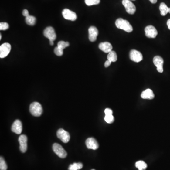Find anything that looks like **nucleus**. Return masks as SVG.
Here are the masks:
<instances>
[{
    "instance_id": "obj_1",
    "label": "nucleus",
    "mask_w": 170,
    "mask_h": 170,
    "mask_svg": "<svg viewBox=\"0 0 170 170\" xmlns=\"http://www.w3.org/2000/svg\"><path fill=\"white\" fill-rule=\"evenodd\" d=\"M115 25L118 29L123 30L127 33H131L133 31V28L129 21L122 18L118 19L116 20Z\"/></svg>"
},
{
    "instance_id": "obj_2",
    "label": "nucleus",
    "mask_w": 170,
    "mask_h": 170,
    "mask_svg": "<svg viewBox=\"0 0 170 170\" xmlns=\"http://www.w3.org/2000/svg\"><path fill=\"white\" fill-rule=\"evenodd\" d=\"M29 111L33 116L39 117L42 113V106L38 102H33L30 105Z\"/></svg>"
},
{
    "instance_id": "obj_3",
    "label": "nucleus",
    "mask_w": 170,
    "mask_h": 170,
    "mask_svg": "<svg viewBox=\"0 0 170 170\" xmlns=\"http://www.w3.org/2000/svg\"><path fill=\"white\" fill-rule=\"evenodd\" d=\"M53 152L61 158H65L67 156V152L63 147L59 144H53Z\"/></svg>"
},
{
    "instance_id": "obj_4",
    "label": "nucleus",
    "mask_w": 170,
    "mask_h": 170,
    "mask_svg": "<svg viewBox=\"0 0 170 170\" xmlns=\"http://www.w3.org/2000/svg\"><path fill=\"white\" fill-rule=\"evenodd\" d=\"M57 136L64 143H67L70 140V135L69 132L63 129L58 130L57 132Z\"/></svg>"
},
{
    "instance_id": "obj_5",
    "label": "nucleus",
    "mask_w": 170,
    "mask_h": 170,
    "mask_svg": "<svg viewBox=\"0 0 170 170\" xmlns=\"http://www.w3.org/2000/svg\"><path fill=\"white\" fill-rule=\"evenodd\" d=\"M44 35L48 38L49 41H54L56 39V35L54 29L52 27H47L44 31Z\"/></svg>"
},
{
    "instance_id": "obj_6",
    "label": "nucleus",
    "mask_w": 170,
    "mask_h": 170,
    "mask_svg": "<svg viewBox=\"0 0 170 170\" xmlns=\"http://www.w3.org/2000/svg\"><path fill=\"white\" fill-rule=\"evenodd\" d=\"M123 5L125 8L127 12L130 14H134L136 12L135 5L130 0H122Z\"/></svg>"
},
{
    "instance_id": "obj_7",
    "label": "nucleus",
    "mask_w": 170,
    "mask_h": 170,
    "mask_svg": "<svg viewBox=\"0 0 170 170\" xmlns=\"http://www.w3.org/2000/svg\"><path fill=\"white\" fill-rule=\"evenodd\" d=\"M11 50V46L8 42H5L0 46V58H4L9 54Z\"/></svg>"
},
{
    "instance_id": "obj_8",
    "label": "nucleus",
    "mask_w": 170,
    "mask_h": 170,
    "mask_svg": "<svg viewBox=\"0 0 170 170\" xmlns=\"http://www.w3.org/2000/svg\"><path fill=\"white\" fill-rule=\"evenodd\" d=\"M63 17L67 20L75 21L77 19V15L74 12H72L68 8H65L62 12Z\"/></svg>"
},
{
    "instance_id": "obj_9",
    "label": "nucleus",
    "mask_w": 170,
    "mask_h": 170,
    "mask_svg": "<svg viewBox=\"0 0 170 170\" xmlns=\"http://www.w3.org/2000/svg\"><path fill=\"white\" fill-rule=\"evenodd\" d=\"M130 58L133 62L139 63L142 60L143 55L139 51L132 50L130 53Z\"/></svg>"
},
{
    "instance_id": "obj_10",
    "label": "nucleus",
    "mask_w": 170,
    "mask_h": 170,
    "mask_svg": "<svg viewBox=\"0 0 170 170\" xmlns=\"http://www.w3.org/2000/svg\"><path fill=\"white\" fill-rule=\"evenodd\" d=\"M145 35L148 38H154L157 36L158 34L157 30L153 25H149L146 27L144 29Z\"/></svg>"
},
{
    "instance_id": "obj_11",
    "label": "nucleus",
    "mask_w": 170,
    "mask_h": 170,
    "mask_svg": "<svg viewBox=\"0 0 170 170\" xmlns=\"http://www.w3.org/2000/svg\"><path fill=\"white\" fill-rule=\"evenodd\" d=\"M153 63L154 65L156 66L157 71L160 73H163V64H164V59L160 56H155L153 59Z\"/></svg>"
},
{
    "instance_id": "obj_12",
    "label": "nucleus",
    "mask_w": 170,
    "mask_h": 170,
    "mask_svg": "<svg viewBox=\"0 0 170 170\" xmlns=\"http://www.w3.org/2000/svg\"><path fill=\"white\" fill-rule=\"evenodd\" d=\"M19 149L20 151L22 153H25L28 148V138L25 135H22L19 138Z\"/></svg>"
},
{
    "instance_id": "obj_13",
    "label": "nucleus",
    "mask_w": 170,
    "mask_h": 170,
    "mask_svg": "<svg viewBox=\"0 0 170 170\" xmlns=\"http://www.w3.org/2000/svg\"><path fill=\"white\" fill-rule=\"evenodd\" d=\"M86 144L87 148L93 150H97L99 148L97 141L93 138H89L86 141Z\"/></svg>"
},
{
    "instance_id": "obj_14",
    "label": "nucleus",
    "mask_w": 170,
    "mask_h": 170,
    "mask_svg": "<svg viewBox=\"0 0 170 170\" xmlns=\"http://www.w3.org/2000/svg\"><path fill=\"white\" fill-rule=\"evenodd\" d=\"M12 131L16 134H21L22 131V124L20 121L17 120L13 122L12 127Z\"/></svg>"
},
{
    "instance_id": "obj_15",
    "label": "nucleus",
    "mask_w": 170,
    "mask_h": 170,
    "mask_svg": "<svg viewBox=\"0 0 170 170\" xmlns=\"http://www.w3.org/2000/svg\"><path fill=\"white\" fill-rule=\"evenodd\" d=\"M89 39L91 42H95L97 40L98 35V31L96 27L91 26L88 29Z\"/></svg>"
},
{
    "instance_id": "obj_16",
    "label": "nucleus",
    "mask_w": 170,
    "mask_h": 170,
    "mask_svg": "<svg viewBox=\"0 0 170 170\" xmlns=\"http://www.w3.org/2000/svg\"><path fill=\"white\" fill-rule=\"evenodd\" d=\"M99 48L105 53H109L112 51L113 46L110 42H101L99 44Z\"/></svg>"
},
{
    "instance_id": "obj_17",
    "label": "nucleus",
    "mask_w": 170,
    "mask_h": 170,
    "mask_svg": "<svg viewBox=\"0 0 170 170\" xmlns=\"http://www.w3.org/2000/svg\"><path fill=\"white\" fill-rule=\"evenodd\" d=\"M141 97L143 99H153L155 97V95L151 89H147L142 92Z\"/></svg>"
},
{
    "instance_id": "obj_18",
    "label": "nucleus",
    "mask_w": 170,
    "mask_h": 170,
    "mask_svg": "<svg viewBox=\"0 0 170 170\" xmlns=\"http://www.w3.org/2000/svg\"><path fill=\"white\" fill-rule=\"evenodd\" d=\"M159 10L160 11L161 15L165 16L169 13V8L164 2H162L160 5Z\"/></svg>"
},
{
    "instance_id": "obj_19",
    "label": "nucleus",
    "mask_w": 170,
    "mask_h": 170,
    "mask_svg": "<svg viewBox=\"0 0 170 170\" xmlns=\"http://www.w3.org/2000/svg\"><path fill=\"white\" fill-rule=\"evenodd\" d=\"M107 59L112 62H115L117 60V55L115 52L112 51L108 53L107 55Z\"/></svg>"
},
{
    "instance_id": "obj_20",
    "label": "nucleus",
    "mask_w": 170,
    "mask_h": 170,
    "mask_svg": "<svg viewBox=\"0 0 170 170\" xmlns=\"http://www.w3.org/2000/svg\"><path fill=\"white\" fill-rule=\"evenodd\" d=\"M25 22L27 24L30 25H34L36 22V18L32 16H29L25 17Z\"/></svg>"
},
{
    "instance_id": "obj_21",
    "label": "nucleus",
    "mask_w": 170,
    "mask_h": 170,
    "mask_svg": "<svg viewBox=\"0 0 170 170\" xmlns=\"http://www.w3.org/2000/svg\"><path fill=\"white\" fill-rule=\"evenodd\" d=\"M83 168V164L81 163H74L70 165L69 170H79Z\"/></svg>"
},
{
    "instance_id": "obj_22",
    "label": "nucleus",
    "mask_w": 170,
    "mask_h": 170,
    "mask_svg": "<svg viewBox=\"0 0 170 170\" xmlns=\"http://www.w3.org/2000/svg\"><path fill=\"white\" fill-rule=\"evenodd\" d=\"M136 167L138 169V170H146L147 168V165L145 162L143 161H139L136 163Z\"/></svg>"
},
{
    "instance_id": "obj_23",
    "label": "nucleus",
    "mask_w": 170,
    "mask_h": 170,
    "mask_svg": "<svg viewBox=\"0 0 170 170\" xmlns=\"http://www.w3.org/2000/svg\"><path fill=\"white\" fill-rule=\"evenodd\" d=\"M70 46L69 42H64L61 41L58 42L57 46L59 48H61L62 50H64L65 48Z\"/></svg>"
},
{
    "instance_id": "obj_24",
    "label": "nucleus",
    "mask_w": 170,
    "mask_h": 170,
    "mask_svg": "<svg viewBox=\"0 0 170 170\" xmlns=\"http://www.w3.org/2000/svg\"><path fill=\"white\" fill-rule=\"evenodd\" d=\"M7 165L6 162L3 157L1 156L0 158V170H7Z\"/></svg>"
},
{
    "instance_id": "obj_25",
    "label": "nucleus",
    "mask_w": 170,
    "mask_h": 170,
    "mask_svg": "<svg viewBox=\"0 0 170 170\" xmlns=\"http://www.w3.org/2000/svg\"><path fill=\"white\" fill-rule=\"evenodd\" d=\"M85 2L87 6H92L99 4L100 0H85Z\"/></svg>"
},
{
    "instance_id": "obj_26",
    "label": "nucleus",
    "mask_w": 170,
    "mask_h": 170,
    "mask_svg": "<svg viewBox=\"0 0 170 170\" xmlns=\"http://www.w3.org/2000/svg\"><path fill=\"white\" fill-rule=\"evenodd\" d=\"M104 119L105 121H106L107 123H109V124L113 123L114 121V118L113 114L105 115Z\"/></svg>"
},
{
    "instance_id": "obj_27",
    "label": "nucleus",
    "mask_w": 170,
    "mask_h": 170,
    "mask_svg": "<svg viewBox=\"0 0 170 170\" xmlns=\"http://www.w3.org/2000/svg\"><path fill=\"white\" fill-rule=\"evenodd\" d=\"M54 53L58 56H61L63 54V50H62L61 48H59L57 46L54 48Z\"/></svg>"
},
{
    "instance_id": "obj_28",
    "label": "nucleus",
    "mask_w": 170,
    "mask_h": 170,
    "mask_svg": "<svg viewBox=\"0 0 170 170\" xmlns=\"http://www.w3.org/2000/svg\"><path fill=\"white\" fill-rule=\"evenodd\" d=\"M9 28V25L6 22L0 23V30H6Z\"/></svg>"
},
{
    "instance_id": "obj_29",
    "label": "nucleus",
    "mask_w": 170,
    "mask_h": 170,
    "mask_svg": "<svg viewBox=\"0 0 170 170\" xmlns=\"http://www.w3.org/2000/svg\"><path fill=\"white\" fill-rule=\"evenodd\" d=\"M113 110L110 109L106 108L104 110V114H105V115H112L113 114Z\"/></svg>"
},
{
    "instance_id": "obj_30",
    "label": "nucleus",
    "mask_w": 170,
    "mask_h": 170,
    "mask_svg": "<svg viewBox=\"0 0 170 170\" xmlns=\"http://www.w3.org/2000/svg\"><path fill=\"white\" fill-rule=\"evenodd\" d=\"M22 14L25 17L29 16V11L27 10H24L22 12Z\"/></svg>"
},
{
    "instance_id": "obj_31",
    "label": "nucleus",
    "mask_w": 170,
    "mask_h": 170,
    "mask_svg": "<svg viewBox=\"0 0 170 170\" xmlns=\"http://www.w3.org/2000/svg\"><path fill=\"white\" fill-rule=\"evenodd\" d=\"M111 63H112V62H110V61H109V60L106 61V62H105V63H104V67H105V68H107V67H108L110 65Z\"/></svg>"
},
{
    "instance_id": "obj_32",
    "label": "nucleus",
    "mask_w": 170,
    "mask_h": 170,
    "mask_svg": "<svg viewBox=\"0 0 170 170\" xmlns=\"http://www.w3.org/2000/svg\"><path fill=\"white\" fill-rule=\"evenodd\" d=\"M167 25L168 26V29L170 30V19H168L167 21Z\"/></svg>"
},
{
    "instance_id": "obj_33",
    "label": "nucleus",
    "mask_w": 170,
    "mask_h": 170,
    "mask_svg": "<svg viewBox=\"0 0 170 170\" xmlns=\"http://www.w3.org/2000/svg\"><path fill=\"white\" fill-rule=\"evenodd\" d=\"M149 1H150L151 3H153V4L156 3V2H157V0H149Z\"/></svg>"
},
{
    "instance_id": "obj_34",
    "label": "nucleus",
    "mask_w": 170,
    "mask_h": 170,
    "mask_svg": "<svg viewBox=\"0 0 170 170\" xmlns=\"http://www.w3.org/2000/svg\"><path fill=\"white\" fill-rule=\"evenodd\" d=\"M50 44L51 46H53V41H50Z\"/></svg>"
},
{
    "instance_id": "obj_35",
    "label": "nucleus",
    "mask_w": 170,
    "mask_h": 170,
    "mask_svg": "<svg viewBox=\"0 0 170 170\" xmlns=\"http://www.w3.org/2000/svg\"><path fill=\"white\" fill-rule=\"evenodd\" d=\"M2 39V35L1 34V35H0V40H1Z\"/></svg>"
},
{
    "instance_id": "obj_36",
    "label": "nucleus",
    "mask_w": 170,
    "mask_h": 170,
    "mask_svg": "<svg viewBox=\"0 0 170 170\" xmlns=\"http://www.w3.org/2000/svg\"><path fill=\"white\" fill-rule=\"evenodd\" d=\"M169 13H170V8H169Z\"/></svg>"
},
{
    "instance_id": "obj_37",
    "label": "nucleus",
    "mask_w": 170,
    "mask_h": 170,
    "mask_svg": "<svg viewBox=\"0 0 170 170\" xmlns=\"http://www.w3.org/2000/svg\"><path fill=\"white\" fill-rule=\"evenodd\" d=\"M131 1H135V0H131Z\"/></svg>"
},
{
    "instance_id": "obj_38",
    "label": "nucleus",
    "mask_w": 170,
    "mask_h": 170,
    "mask_svg": "<svg viewBox=\"0 0 170 170\" xmlns=\"http://www.w3.org/2000/svg\"></svg>"
}]
</instances>
